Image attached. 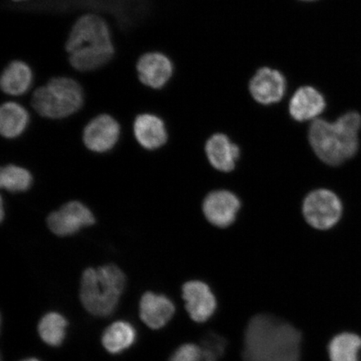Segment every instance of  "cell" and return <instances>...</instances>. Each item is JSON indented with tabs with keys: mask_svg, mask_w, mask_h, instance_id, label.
Returning a JSON list of instances; mask_svg holds the SVG:
<instances>
[{
	"mask_svg": "<svg viewBox=\"0 0 361 361\" xmlns=\"http://www.w3.org/2000/svg\"><path fill=\"white\" fill-rule=\"evenodd\" d=\"M121 126L109 114H101L90 120L82 133L84 147L88 151L103 154L114 150L121 140Z\"/></svg>",
	"mask_w": 361,
	"mask_h": 361,
	"instance_id": "52a82bcc",
	"label": "cell"
},
{
	"mask_svg": "<svg viewBox=\"0 0 361 361\" xmlns=\"http://www.w3.org/2000/svg\"><path fill=\"white\" fill-rule=\"evenodd\" d=\"M326 106L322 94L312 87H305L298 90L293 94L290 112L293 119L305 121L322 114Z\"/></svg>",
	"mask_w": 361,
	"mask_h": 361,
	"instance_id": "ac0fdd59",
	"label": "cell"
},
{
	"mask_svg": "<svg viewBox=\"0 0 361 361\" xmlns=\"http://www.w3.org/2000/svg\"><path fill=\"white\" fill-rule=\"evenodd\" d=\"M15 100L43 118L60 121L76 114L84 105L85 97L78 80L59 76Z\"/></svg>",
	"mask_w": 361,
	"mask_h": 361,
	"instance_id": "277c9868",
	"label": "cell"
},
{
	"mask_svg": "<svg viewBox=\"0 0 361 361\" xmlns=\"http://www.w3.org/2000/svg\"><path fill=\"white\" fill-rule=\"evenodd\" d=\"M342 210L340 198L327 189H318L310 192L303 204L307 223L320 230L333 228L340 221Z\"/></svg>",
	"mask_w": 361,
	"mask_h": 361,
	"instance_id": "8992f818",
	"label": "cell"
},
{
	"mask_svg": "<svg viewBox=\"0 0 361 361\" xmlns=\"http://www.w3.org/2000/svg\"><path fill=\"white\" fill-rule=\"evenodd\" d=\"M206 154L216 170L228 173L235 168L240 150L227 135L215 134L207 142Z\"/></svg>",
	"mask_w": 361,
	"mask_h": 361,
	"instance_id": "e0dca14e",
	"label": "cell"
},
{
	"mask_svg": "<svg viewBox=\"0 0 361 361\" xmlns=\"http://www.w3.org/2000/svg\"><path fill=\"white\" fill-rule=\"evenodd\" d=\"M185 307L193 322L204 323L215 313L216 301L209 286L202 281H189L183 286Z\"/></svg>",
	"mask_w": 361,
	"mask_h": 361,
	"instance_id": "7c38bea8",
	"label": "cell"
},
{
	"mask_svg": "<svg viewBox=\"0 0 361 361\" xmlns=\"http://www.w3.org/2000/svg\"><path fill=\"white\" fill-rule=\"evenodd\" d=\"M361 337L355 334L342 333L329 342L328 351L331 361H360Z\"/></svg>",
	"mask_w": 361,
	"mask_h": 361,
	"instance_id": "ffe728a7",
	"label": "cell"
},
{
	"mask_svg": "<svg viewBox=\"0 0 361 361\" xmlns=\"http://www.w3.org/2000/svg\"><path fill=\"white\" fill-rule=\"evenodd\" d=\"M71 65L76 71L90 72L101 69L114 56L111 31L107 22L97 13L79 18L66 44Z\"/></svg>",
	"mask_w": 361,
	"mask_h": 361,
	"instance_id": "7a4b0ae2",
	"label": "cell"
},
{
	"mask_svg": "<svg viewBox=\"0 0 361 361\" xmlns=\"http://www.w3.org/2000/svg\"><path fill=\"white\" fill-rule=\"evenodd\" d=\"M137 72L140 82L152 90L164 89L173 78V61L161 52H148L139 58Z\"/></svg>",
	"mask_w": 361,
	"mask_h": 361,
	"instance_id": "9c48e42d",
	"label": "cell"
},
{
	"mask_svg": "<svg viewBox=\"0 0 361 361\" xmlns=\"http://www.w3.org/2000/svg\"><path fill=\"white\" fill-rule=\"evenodd\" d=\"M202 361H219V360L215 359V358H214L213 356L207 355V354L204 353V352L202 351Z\"/></svg>",
	"mask_w": 361,
	"mask_h": 361,
	"instance_id": "484cf974",
	"label": "cell"
},
{
	"mask_svg": "<svg viewBox=\"0 0 361 361\" xmlns=\"http://www.w3.org/2000/svg\"><path fill=\"white\" fill-rule=\"evenodd\" d=\"M240 202L232 192L215 191L209 194L203 202V213L209 222L219 228H227L236 219Z\"/></svg>",
	"mask_w": 361,
	"mask_h": 361,
	"instance_id": "4fadbf2b",
	"label": "cell"
},
{
	"mask_svg": "<svg viewBox=\"0 0 361 361\" xmlns=\"http://www.w3.org/2000/svg\"><path fill=\"white\" fill-rule=\"evenodd\" d=\"M67 319L61 314L51 312L44 314L38 324L42 340L49 346L58 347L64 342L66 336Z\"/></svg>",
	"mask_w": 361,
	"mask_h": 361,
	"instance_id": "44dd1931",
	"label": "cell"
},
{
	"mask_svg": "<svg viewBox=\"0 0 361 361\" xmlns=\"http://www.w3.org/2000/svg\"><path fill=\"white\" fill-rule=\"evenodd\" d=\"M228 342L219 334L209 331L205 334L201 341V348L204 353L219 360L223 357L227 349Z\"/></svg>",
	"mask_w": 361,
	"mask_h": 361,
	"instance_id": "603a6c76",
	"label": "cell"
},
{
	"mask_svg": "<svg viewBox=\"0 0 361 361\" xmlns=\"http://www.w3.org/2000/svg\"><path fill=\"white\" fill-rule=\"evenodd\" d=\"M33 70L22 61H13L0 74V99H18L28 94L34 88Z\"/></svg>",
	"mask_w": 361,
	"mask_h": 361,
	"instance_id": "8fae6325",
	"label": "cell"
},
{
	"mask_svg": "<svg viewBox=\"0 0 361 361\" xmlns=\"http://www.w3.org/2000/svg\"><path fill=\"white\" fill-rule=\"evenodd\" d=\"M11 1L17 4L27 3L31 1V0H11Z\"/></svg>",
	"mask_w": 361,
	"mask_h": 361,
	"instance_id": "4316f807",
	"label": "cell"
},
{
	"mask_svg": "<svg viewBox=\"0 0 361 361\" xmlns=\"http://www.w3.org/2000/svg\"><path fill=\"white\" fill-rule=\"evenodd\" d=\"M108 64H111L113 66H121V67H133V68H137L135 66H123V65H119V64H116V63H114V62H112V61H110L109 63H108ZM81 74H83V73H80V72H78V71H75L74 72V74L73 75H72V78L78 81L79 82V78H80V75ZM78 116L80 117V119L84 121L85 123H89V120H87V118H85V117L81 114L80 113V110L78 112Z\"/></svg>",
	"mask_w": 361,
	"mask_h": 361,
	"instance_id": "d4e9b609",
	"label": "cell"
},
{
	"mask_svg": "<svg viewBox=\"0 0 361 361\" xmlns=\"http://www.w3.org/2000/svg\"><path fill=\"white\" fill-rule=\"evenodd\" d=\"M94 222L96 219L92 211L78 201L66 203L60 209L49 214L47 219L49 230L60 237L73 235Z\"/></svg>",
	"mask_w": 361,
	"mask_h": 361,
	"instance_id": "ba28073f",
	"label": "cell"
},
{
	"mask_svg": "<svg viewBox=\"0 0 361 361\" xmlns=\"http://www.w3.org/2000/svg\"><path fill=\"white\" fill-rule=\"evenodd\" d=\"M250 90L252 97L264 105L281 100L286 90L283 75L269 68H262L250 81Z\"/></svg>",
	"mask_w": 361,
	"mask_h": 361,
	"instance_id": "9a60e30c",
	"label": "cell"
},
{
	"mask_svg": "<svg viewBox=\"0 0 361 361\" xmlns=\"http://www.w3.org/2000/svg\"><path fill=\"white\" fill-rule=\"evenodd\" d=\"M304 1H314V0H304Z\"/></svg>",
	"mask_w": 361,
	"mask_h": 361,
	"instance_id": "f1b7e54d",
	"label": "cell"
},
{
	"mask_svg": "<svg viewBox=\"0 0 361 361\" xmlns=\"http://www.w3.org/2000/svg\"><path fill=\"white\" fill-rule=\"evenodd\" d=\"M126 283L125 274L116 265L87 269L80 281L81 304L90 314L107 317L118 305Z\"/></svg>",
	"mask_w": 361,
	"mask_h": 361,
	"instance_id": "5b68a950",
	"label": "cell"
},
{
	"mask_svg": "<svg viewBox=\"0 0 361 361\" xmlns=\"http://www.w3.org/2000/svg\"><path fill=\"white\" fill-rule=\"evenodd\" d=\"M140 318L152 329H160L175 313V305L168 297L152 292L144 293L139 305Z\"/></svg>",
	"mask_w": 361,
	"mask_h": 361,
	"instance_id": "2e32d148",
	"label": "cell"
},
{
	"mask_svg": "<svg viewBox=\"0 0 361 361\" xmlns=\"http://www.w3.org/2000/svg\"><path fill=\"white\" fill-rule=\"evenodd\" d=\"M361 116L346 113L335 123L316 120L311 124L309 139L315 154L329 166H338L353 157L359 149Z\"/></svg>",
	"mask_w": 361,
	"mask_h": 361,
	"instance_id": "3957f363",
	"label": "cell"
},
{
	"mask_svg": "<svg viewBox=\"0 0 361 361\" xmlns=\"http://www.w3.org/2000/svg\"><path fill=\"white\" fill-rule=\"evenodd\" d=\"M133 135L138 145L148 152L159 150L169 139L168 126L164 120L152 113H143L135 117Z\"/></svg>",
	"mask_w": 361,
	"mask_h": 361,
	"instance_id": "30bf717a",
	"label": "cell"
},
{
	"mask_svg": "<svg viewBox=\"0 0 361 361\" xmlns=\"http://www.w3.org/2000/svg\"><path fill=\"white\" fill-rule=\"evenodd\" d=\"M32 183V175L20 166L10 164L3 166L0 173V186L8 192H25Z\"/></svg>",
	"mask_w": 361,
	"mask_h": 361,
	"instance_id": "7402d4cb",
	"label": "cell"
},
{
	"mask_svg": "<svg viewBox=\"0 0 361 361\" xmlns=\"http://www.w3.org/2000/svg\"><path fill=\"white\" fill-rule=\"evenodd\" d=\"M137 332L128 322H116L111 324L104 331L102 342L104 348L111 354H120L133 346Z\"/></svg>",
	"mask_w": 361,
	"mask_h": 361,
	"instance_id": "d6986e66",
	"label": "cell"
},
{
	"mask_svg": "<svg viewBox=\"0 0 361 361\" xmlns=\"http://www.w3.org/2000/svg\"><path fill=\"white\" fill-rule=\"evenodd\" d=\"M21 361H40V360L38 359H35V358H28V359L23 360Z\"/></svg>",
	"mask_w": 361,
	"mask_h": 361,
	"instance_id": "83f0119b",
	"label": "cell"
},
{
	"mask_svg": "<svg viewBox=\"0 0 361 361\" xmlns=\"http://www.w3.org/2000/svg\"><path fill=\"white\" fill-rule=\"evenodd\" d=\"M30 112L15 99H0V135L8 141L19 139L28 130Z\"/></svg>",
	"mask_w": 361,
	"mask_h": 361,
	"instance_id": "5bb4252c",
	"label": "cell"
},
{
	"mask_svg": "<svg viewBox=\"0 0 361 361\" xmlns=\"http://www.w3.org/2000/svg\"><path fill=\"white\" fill-rule=\"evenodd\" d=\"M302 335L292 324L270 314H258L245 329V361H300Z\"/></svg>",
	"mask_w": 361,
	"mask_h": 361,
	"instance_id": "6da1fadb",
	"label": "cell"
},
{
	"mask_svg": "<svg viewBox=\"0 0 361 361\" xmlns=\"http://www.w3.org/2000/svg\"><path fill=\"white\" fill-rule=\"evenodd\" d=\"M202 350L201 346L188 343L178 347L171 355L169 361H202Z\"/></svg>",
	"mask_w": 361,
	"mask_h": 361,
	"instance_id": "cb8c5ba5",
	"label": "cell"
}]
</instances>
